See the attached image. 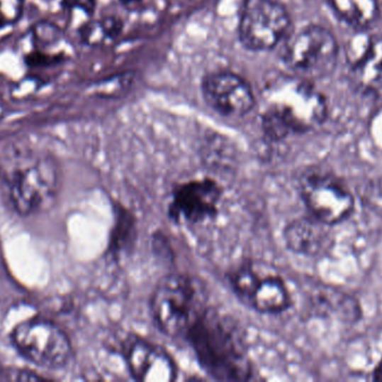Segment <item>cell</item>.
Listing matches in <instances>:
<instances>
[{"instance_id":"obj_7","label":"cell","mask_w":382,"mask_h":382,"mask_svg":"<svg viewBox=\"0 0 382 382\" xmlns=\"http://www.w3.org/2000/svg\"><path fill=\"white\" fill-rule=\"evenodd\" d=\"M291 18L275 0H244L238 21V38L251 52H269L290 33Z\"/></svg>"},{"instance_id":"obj_6","label":"cell","mask_w":382,"mask_h":382,"mask_svg":"<svg viewBox=\"0 0 382 382\" xmlns=\"http://www.w3.org/2000/svg\"><path fill=\"white\" fill-rule=\"evenodd\" d=\"M288 38L282 61L293 75L312 81L335 71L340 48L331 31L321 25H308Z\"/></svg>"},{"instance_id":"obj_5","label":"cell","mask_w":382,"mask_h":382,"mask_svg":"<svg viewBox=\"0 0 382 382\" xmlns=\"http://www.w3.org/2000/svg\"><path fill=\"white\" fill-rule=\"evenodd\" d=\"M298 193L310 215L327 226H339L356 212L354 192L330 168H306L298 180Z\"/></svg>"},{"instance_id":"obj_2","label":"cell","mask_w":382,"mask_h":382,"mask_svg":"<svg viewBox=\"0 0 382 382\" xmlns=\"http://www.w3.org/2000/svg\"><path fill=\"white\" fill-rule=\"evenodd\" d=\"M265 99L266 109L262 114V128L271 141L312 131L327 117L325 96L312 81L296 75L273 79L267 83Z\"/></svg>"},{"instance_id":"obj_12","label":"cell","mask_w":382,"mask_h":382,"mask_svg":"<svg viewBox=\"0 0 382 382\" xmlns=\"http://www.w3.org/2000/svg\"><path fill=\"white\" fill-rule=\"evenodd\" d=\"M331 228L312 215L300 217L285 227L284 241L296 255L308 258L327 256L335 242Z\"/></svg>"},{"instance_id":"obj_24","label":"cell","mask_w":382,"mask_h":382,"mask_svg":"<svg viewBox=\"0 0 382 382\" xmlns=\"http://www.w3.org/2000/svg\"><path fill=\"white\" fill-rule=\"evenodd\" d=\"M6 18L3 13H0V27H3L5 25Z\"/></svg>"},{"instance_id":"obj_20","label":"cell","mask_w":382,"mask_h":382,"mask_svg":"<svg viewBox=\"0 0 382 382\" xmlns=\"http://www.w3.org/2000/svg\"><path fill=\"white\" fill-rule=\"evenodd\" d=\"M61 6L66 11L79 9L89 16H92L96 7V0H61Z\"/></svg>"},{"instance_id":"obj_22","label":"cell","mask_w":382,"mask_h":382,"mask_svg":"<svg viewBox=\"0 0 382 382\" xmlns=\"http://www.w3.org/2000/svg\"><path fill=\"white\" fill-rule=\"evenodd\" d=\"M370 374H371V379L373 381L382 382V356L379 359L377 364L373 366Z\"/></svg>"},{"instance_id":"obj_15","label":"cell","mask_w":382,"mask_h":382,"mask_svg":"<svg viewBox=\"0 0 382 382\" xmlns=\"http://www.w3.org/2000/svg\"><path fill=\"white\" fill-rule=\"evenodd\" d=\"M354 80L364 90L382 91V35L372 36L354 65Z\"/></svg>"},{"instance_id":"obj_17","label":"cell","mask_w":382,"mask_h":382,"mask_svg":"<svg viewBox=\"0 0 382 382\" xmlns=\"http://www.w3.org/2000/svg\"><path fill=\"white\" fill-rule=\"evenodd\" d=\"M114 213L116 221L110 236L108 251L113 257H119L133 247L137 239V223L135 217L121 205H118Z\"/></svg>"},{"instance_id":"obj_14","label":"cell","mask_w":382,"mask_h":382,"mask_svg":"<svg viewBox=\"0 0 382 382\" xmlns=\"http://www.w3.org/2000/svg\"><path fill=\"white\" fill-rule=\"evenodd\" d=\"M246 302L264 314H281L293 305L292 295L284 279L280 275L259 271Z\"/></svg>"},{"instance_id":"obj_4","label":"cell","mask_w":382,"mask_h":382,"mask_svg":"<svg viewBox=\"0 0 382 382\" xmlns=\"http://www.w3.org/2000/svg\"><path fill=\"white\" fill-rule=\"evenodd\" d=\"M201 283L187 275H169L157 285L151 311L157 327L170 337H187L207 310Z\"/></svg>"},{"instance_id":"obj_8","label":"cell","mask_w":382,"mask_h":382,"mask_svg":"<svg viewBox=\"0 0 382 382\" xmlns=\"http://www.w3.org/2000/svg\"><path fill=\"white\" fill-rule=\"evenodd\" d=\"M11 341L27 360L44 368H62L72 356L67 335L47 320L33 319L18 324Z\"/></svg>"},{"instance_id":"obj_18","label":"cell","mask_w":382,"mask_h":382,"mask_svg":"<svg viewBox=\"0 0 382 382\" xmlns=\"http://www.w3.org/2000/svg\"><path fill=\"white\" fill-rule=\"evenodd\" d=\"M62 61V54H50L38 48L25 56V63L29 67H50L61 63Z\"/></svg>"},{"instance_id":"obj_1","label":"cell","mask_w":382,"mask_h":382,"mask_svg":"<svg viewBox=\"0 0 382 382\" xmlns=\"http://www.w3.org/2000/svg\"><path fill=\"white\" fill-rule=\"evenodd\" d=\"M0 181L16 212L34 214L53 203L61 170L45 151L26 141H11L0 149Z\"/></svg>"},{"instance_id":"obj_13","label":"cell","mask_w":382,"mask_h":382,"mask_svg":"<svg viewBox=\"0 0 382 382\" xmlns=\"http://www.w3.org/2000/svg\"><path fill=\"white\" fill-rule=\"evenodd\" d=\"M312 295V316L327 319L335 316L345 324H356L364 319L361 302L354 295L332 285L321 284Z\"/></svg>"},{"instance_id":"obj_3","label":"cell","mask_w":382,"mask_h":382,"mask_svg":"<svg viewBox=\"0 0 382 382\" xmlns=\"http://www.w3.org/2000/svg\"><path fill=\"white\" fill-rule=\"evenodd\" d=\"M198 360L219 380H247L252 366L244 340L232 320L207 308L187 334Z\"/></svg>"},{"instance_id":"obj_9","label":"cell","mask_w":382,"mask_h":382,"mask_svg":"<svg viewBox=\"0 0 382 382\" xmlns=\"http://www.w3.org/2000/svg\"><path fill=\"white\" fill-rule=\"evenodd\" d=\"M201 96L205 104L223 117L242 118L255 107V96L249 83L230 71L205 75L201 81Z\"/></svg>"},{"instance_id":"obj_10","label":"cell","mask_w":382,"mask_h":382,"mask_svg":"<svg viewBox=\"0 0 382 382\" xmlns=\"http://www.w3.org/2000/svg\"><path fill=\"white\" fill-rule=\"evenodd\" d=\"M222 197V187L214 180H193L176 187L169 205V215L174 222H203L216 217Z\"/></svg>"},{"instance_id":"obj_11","label":"cell","mask_w":382,"mask_h":382,"mask_svg":"<svg viewBox=\"0 0 382 382\" xmlns=\"http://www.w3.org/2000/svg\"><path fill=\"white\" fill-rule=\"evenodd\" d=\"M128 368L137 381L168 382L177 378V368L166 351L149 341L130 343L125 353Z\"/></svg>"},{"instance_id":"obj_16","label":"cell","mask_w":382,"mask_h":382,"mask_svg":"<svg viewBox=\"0 0 382 382\" xmlns=\"http://www.w3.org/2000/svg\"><path fill=\"white\" fill-rule=\"evenodd\" d=\"M341 21L354 28L370 26L379 13V0H329Z\"/></svg>"},{"instance_id":"obj_21","label":"cell","mask_w":382,"mask_h":382,"mask_svg":"<svg viewBox=\"0 0 382 382\" xmlns=\"http://www.w3.org/2000/svg\"><path fill=\"white\" fill-rule=\"evenodd\" d=\"M101 32L104 38H114L120 34L122 31V23L119 18L108 17L99 23Z\"/></svg>"},{"instance_id":"obj_23","label":"cell","mask_w":382,"mask_h":382,"mask_svg":"<svg viewBox=\"0 0 382 382\" xmlns=\"http://www.w3.org/2000/svg\"><path fill=\"white\" fill-rule=\"evenodd\" d=\"M119 1L122 5L125 6V7H132V6H135L141 3L142 0H119Z\"/></svg>"},{"instance_id":"obj_19","label":"cell","mask_w":382,"mask_h":382,"mask_svg":"<svg viewBox=\"0 0 382 382\" xmlns=\"http://www.w3.org/2000/svg\"><path fill=\"white\" fill-rule=\"evenodd\" d=\"M44 24V28H45V33L43 31L42 27H36L34 30V38H36L38 42L42 43V44H50V43L57 42L60 40V30L58 27L54 26L52 24Z\"/></svg>"}]
</instances>
